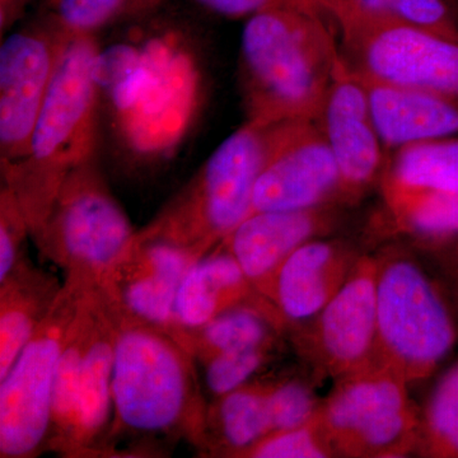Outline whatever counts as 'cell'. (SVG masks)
Wrapping results in <instances>:
<instances>
[{
    "label": "cell",
    "mask_w": 458,
    "mask_h": 458,
    "mask_svg": "<svg viewBox=\"0 0 458 458\" xmlns=\"http://www.w3.org/2000/svg\"><path fill=\"white\" fill-rule=\"evenodd\" d=\"M200 258L165 241L137 234L99 288L120 315L171 328L181 280Z\"/></svg>",
    "instance_id": "15"
},
{
    "label": "cell",
    "mask_w": 458,
    "mask_h": 458,
    "mask_svg": "<svg viewBox=\"0 0 458 458\" xmlns=\"http://www.w3.org/2000/svg\"><path fill=\"white\" fill-rule=\"evenodd\" d=\"M376 258L360 256L339 292L310 321L289 328L319 378L339 379L377 361Z\"/></svg>",
    "instance_id": "12"
},
{
    "label": "cell",
    "mask_w": 458,
    "mask_h": 458,
    "mask_svg": "<svg viewBox=\"0 0 458 458\" xmlns=\"http://www.w3.org/2000/svg\"><path fill=\"white\" fill-rule=\"evenodd\" d=\"M418 456L458 458V360L439 377L420 409Z\"/></svg>",
    "instance_id": "25"
},
{
    "label": "cell",
    "mask_w": 458,
    "mask_h": 458,
    "mask_svg": "<svg viewBox=\"0 0 458 458\" xmlns=\"http://www.w3.org/2000/svg\"><path fill=\"white\" fill-rule=\"evenodd\" d=\"M137 232L95 156L66 177L32 240L65 276L99 286L129 251Z\"/></svg>",
    "instance_id": "7"
},
{
    "label": "cell",
    "mask_w": 458,
    "mask_h": 458,
    "mask_svg": "<svg viewBox=\"0 0 458 458\" xmlns=\"http://www.w3.org/2000/svg\"><path fill=\"white\" fill-rule=\"evenodd\" d=\"M270 125L249 119L232 132L138 236L199 256L216 249L251 210Z\"/></svg>",
    "instance_id": "5"
},
{
    "label": "cell",
    "mask_w": 458,
    "mask_h": 458,
    "mask_svg": "<svg viewBox=\"0 0 458 458\" xmlns=\"http://www.w3.org/2000/svg\"><path fill=\"white\" fill-rule=\"evenodd\" d=\"M333 457L319 432L316 419L293 428L267 434L241 458H327Z\"/></svg>",
    "instance_id": "30"
},
{
    "label": "cell",
    "mask_w": 458,
    "mask_h": 458,
    "mask_svg": "<svg viewBox=\"0 0 458 458\" xmlns=\"http://www.w3.org/2000/svg\"><path fill=\"white\" fill-rule=\"evenodd\" d=\"M203 7L229 18L252 16L270 5L293 3L295 0H197Z\"/></svg>",
    "instance_id": "32"
},
{
    "label": "cell",
    "mask_w": 458,
    "mask_h": 458,
    "mask_svg": "<svg viewBox=\"0 0 458 458\" xmlns=\"http://www.w3.org/2000/svg\"><path fill=\"white\" fill-rule=\"evenodd\" d=\"M379 183L382 190H436L458 195V137L394 150Z\"/></svg>",
    "instance_id": "23"
},
{
    "label": "cell",
    "mask_w": 458,
    "mask_h": 458,
    "mask_svg": "<svg viewBox=\"0 0 458 458\" xmlns=\"http://www.w3.org/2000/svg\"><path fill=\"white\" fill-rule=\"evenodd\" d=\"M377 361L408 384L429 378L457 343V327L441 289L401 251L376 258Z\"/></svg>",
    "instance_id": "6"
},
{
    "label": "cell",
    "mask_w": 458,
    "mask_h": 458,
    "mask_svg": "<svg viewBox=\"0 0 458 458\" xmlns=\"http://www.w3.org/2000/svg\"><path fill=\"white\" fill-rule=\"evenodd\" d=\"M262 301L267 300L256 291L236 259L219 243L195 261L181 280L171 328L203 327L234 307Z\"/></svg>",
    "instance_id": "19"
},
{
    "label": "cell",
    "mask_w": 458,
    "mask_h": 458,
    "mask_svg": "<svg viewBox=\"0 0 458 458\" xmlns=\"http://www.w3.org/2000/svg\"><path fill=\"white\" fill-rule=\"evenodd\" d=\"M360 256L349 243L327 237L298 247L279 267L267 297L286 328L315 318L342 288Z\"/></svg>",
    "instance_id": "17"
},
{
    "label": "cell",
    "mask_w": 458,
    "mask_h": 458,
    "mask_svg": "<svg viewBox=\"0 0 458 458\" xmlns=\"http://www.w3.org/2000/svg\"><path fill=\"white\" fill-rule=\"evenodd\" d=\"M62 286L30 259L0 282V379L49 315Z\"/></svg>",
    "instance_id": "20"
},
{
    "label": "cell",
    "mask_w": 458,
    "mask_h": 458,
    "mask_svg": "<svg viewBox=\"0 0 458 458\" xmlns=\"http://www.w3.org/2000/svg\"><path fill=\"white\" fill-rule=\"evenodd\" d=\"M318 123L339 170L340 203H355L381 181L387 157L373 123L366 86L340 47Z\"/></svg>",
    "instance_id": "14"
},
{
    "label": "cell",
    "mask_w": 458,
    "mask_h": 458,
    "mask_svg": "<svg viewBox=\"0 0 458 458\" xmlns=\"http://www.w3.org/2000/svg\"><path fill=\"white\" fill-rule=\"evenodd\" d=\"M89 283L65 276L53 309L0 379V457L47 452L57 366Z\"/></svg>",
    "instance_id": "10"
},
{
    "label": "cell",
    "mask_w": 458,
    "mask_h": 458,
    "mask_svg": "<svg viewBox=\"0 0 458 458\" xmlns=\"http://www.w3.org/2000/svg\"><path fill=\"white\" fill-rule=\"evenodd\" d=\"M315 419L333 457L397 458L417 451L420 409L408 382L379 361L336 379Z\"/></svg>",
    "instance_id": "8"
},
{
    "label": "cell",
    "mask_w": 458,
    "mask_h": 458,
    "mask_svg": "<svg viewBox=\"0 0 458 458\" xmlns=\"http://www.w3.org/2000/svg\"><path fill=\"white\" fill-rule=\"evenodd\" d=\"M337 54L339 45L312 3L270 5L250 16L240 55L249 119L318 122Z\"/></svg>",
    "instance_id": "2"
},
{
    "label": "cell",
    "mask_w": 458,
    "mask_h": 458,
    "mask_svg": "<svg viewBox=\"0 0 458 458\" xmlns=\"http://www.w3.org/2000/svg\"><path fill=\"white\" fill-rule=\"evenodd\" d=\"M269 386L254 379L209 403L204 454L241 458L271 433Z\"/></svg>",
    "instance_id": "22"
},
{
    "label": "cell",
    "mask_w": 458,
    "mask_h": 458,
    "mask_svg": "<svg viewBox=\"0 0 458 458\" xmlns=\"http://www.w3.org/2000/svg\"><path fill=\"white\" fill-rule=\"evenodd\" d=\"M23 0H2V31L7 29L16 17L18 8Z\"/></svg>",
    "instance_id": "33"
},
{
    "label": "cell",
    "mask_w": 458,
    "mask_h": 458,
    "mask_svg": "<svg viewBox=\"0 0 458 458\" xmlns=\"http://www.w3.org/2000/svg\"><path fill=\"white\" fill-rule=\"evenodd\" d=\"M167 0H50L45 16L69 38L96 36L106 27L152 13Z\"/></svg>",
    "instance_id": "26"
},
{
    "label": "cell",
    "mask_w": 458,
    "mask_h": 458,
    "mask_svg": "<svg viewBox=\"0 0 458 458\" xmlns=\"http://www.w3.org/2000/svg\"><path fill=\"white\" fill-rule=\"evenodd\" d=\"M276 345L255 346L222 354L200 361L205 394L219 399L254 381L255 376L273 360Z\"/></svg>",
    "instance_id": "28"
},
{
    "label": "cell",
    "mask_w": 458,
    "mask_h": 458,
    "mask_svg": "<svg viewBox=\"0 0 458 458\" xmlns=\"http://www.w3.org/2000/svg\"><path fill=\"white\" fill-rule=\"evenodd\" d=\"M321 401L310 382L300 378L270 379L267 403L271 433L293 429L315 419Z\"/></svg>",
    "instance_id": "29"
},
{
    "label": "cell",
    "mask_w": 458,
    "mask_h": 458,
    "mask_svg": "<svg viewBox=\"0 0 458 458\" xmlns=\"http://www.w3.org/2000/svg\"><path fill=\"white\" fill-rule=\"evenodd\" d=\"M31 237L29 223L8 186L0 190V282L26 260V241Z\"/></svg>",
    "instance_id": "31"
},
{
    "label": "cell",
    "mask_w": 458,
    "mask_h": 458,
    "mask_svg": "<svg viewBox=\"0 0 458 458\" xmlns=\"http://www.w3.org/2000/svg\"><path fill=\"white\" fill-rule=\"evenodd\" d=\"M72 38L47 16L11 33L0 47V165L29 152L33 129Z\"/></svg>",
    "instance_id": "11"
},
{
    "label": "cell",
    "mask_w": 458,
    "mask_h": 458,
    "mask_svg": "<svg viewBox=\"0 0 458 458\" xmlns=\"http://www.w3.org/2000/svg\"><path fill=\"white\" fill-rule=\"evenodd\" d=\"M117 316L113 454L122 439L144 445L186 439L204 452L209 403L197 360L167 328Z\"/></svg>",
    "instance_id": "1"
},
{
    "label": "cell",
    "mask_w": 458,
    "mask_h": 458,
    "mask_svg": "<svg viewBox=\"0 0 458 458\" xmlns=\"http://www.w3.org/2000/svg\"><path fill=\"white\" fill-rule=\"evenodd\" d=\"M458 41V12L450 0H335Z\"/></svg>",
    "instance_id": "27"
},
{
    "label": "cell",
    "mask_w": 458,
    "mask_h": 458,
    "mask_svg": "<svg viewBox=\"0 0 458 458\" xmlns=\"http://www.w3.org/2000/svg\"><path fill=\"white\" fill-rule=\"evenodd\" d=\"M327 204L342 205L340 174L318 123L294 119L271 123L249 214Z\"/></svg>",
    "instance_id": "13"
},
{
    "label": "cell",
    "mask_w": 458,
    "mask_h": 458,
    "mask_svg": "<svg viewBox=\"0 0 458 458\" xmlns=\"http://www.w3.org/2000/svg\"><path fill=\"white\" fill-rule=\"evenodd\" d=\"M119 316L98 285L84 294L57 366L47 452L113 456L114 344Z\"/></svg>",
    "instance_id": "4"
},
{
    "label": "cell",
    "mask_w": 458,
    "mask_h": 458,
    "mask_svg": "<svg viewBox=\"0 0 458 458\" xmlns=\"http://www.w3.org/2000/svg\"><path fill=\"white\" fill-rule=\"evenodd\" d=\"M331 17L355 72L381 82L458 99V41L335 0H311Z\"/></svg>",
    "instance_id": "9"
},
{
    "label": "cell",
    "mask_w": 458,
    "mask_h": 458,
    "mask_svg": "<svg viewBox=\"0 0 458 458\" xmlns=\"http://www.w3.org/2000/svg\"><path fill=\"white\" fill-rule=\"evenodd\" d=\"M400 231L432 245L458 240V195L436 190H382Z\"/></svg>",
    "instance_id": "24"
},
{
    "label": "cell",
    "mask_w": 458,
    "mask_h": 458,
    "mask_svg": "<svg viewBox=\"0 0 458 458\" xmlns=\"http://www.w3.org/2000/svg\"><path fill=\"white\" fill-rule=\"evenodd\" d=\"M284 328L285 322L273 303L262 301L234 307L203 327L167 330L200 363L222 352L276 345Z\"/></svg>",
    "instance_id": "21"
},
{
    "label": "cell",
    "mask_w": 458,
    "mask_h": 458,
    "mask_svg": "<svg viewBox=\"0 0 458 458\" xmlns=\"http://www.w3.org/2000/svg\"><path fill=\"white\" fill-rule=\"evenodd\" d=\"M360 77L386 149L394 152L409 144L458 137V99Z\"/></svg>",
    "instance_id": "18"
},
{
    "label": "cell",
    "mask_w": 458,
    "mask_h": 458,
    "mask_svg": "<svg viewBox=\"0 0 458 458\" xmlns=\"http://www.w3.org/2000/svg\"><path fill=\"white\" fill-rule=\"evenodd\" d=\"M99 50L96 36L72 38L33 129L29 152L2 165L31 238L40 231L66 177L98 156Z\"/></svg>",
    "instance_id": "3"
},
{
    "label": "cell",
    "mask_w": 458,
    "mask_h": 458,
    "mask_svg": "<svg viewBox=\"0 0 458 458\" xmlns=\"http://www.w3.org/2000/svg\"><path fill=\"white\" fill-rule=\"evenodd\" d=\"M337 204L249 214L221 245L236 259L256 291L267 298L274 276L298 247L327 237L339 221Z\"/></svg>",
    "instance_id": "16"
}]
</instances>
